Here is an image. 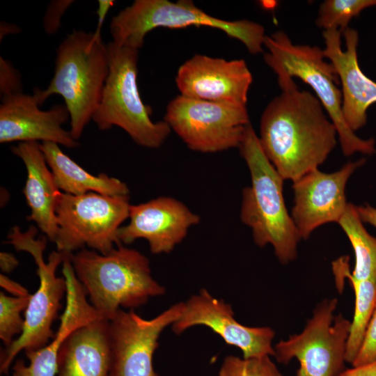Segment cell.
Instances as JSON below:
<instances>
[{
	"label": "cell",
	"instance_id": "44dd1931",
	"mask_svg": "<svg viewBox=\"0 0 376 376\" xmlns=\"http://www.w3.org/2000/svg\"><path fill=\"white\" fill-rule=\"evenodd\" d=\"M48 166L59 189L71 195L93 192L111 196H129L127 185L104 173L93 175L84 169L52 142L40 143Z\"/></svg>",
	"mask_w": 376,
	"mask_h": 376
},
{
	"label": "cell",
	"instance_id": "30bf717a",
	"mask_svg": "<svg viewBox=\"0 0 376 376\" xmlns=\"http://www.w3.org/2000/svg\"><path fill=\"white\" fill-rule=\"evenodd\" d=\"M337 304L336 298L320 301L301 332L274 346L279 363L298 361L296 376H337L345 369L351 321L342 314L334 316Z\"/></svg>",
	"mask_w": 376,
	"mask_h": 376
},
{
	"label": "cell",
	"instance_id": "5bb4252c",
	"mask_svg": "<svg viewBox=\"0 0 376 376\" xmlns=\"http://www.w3.org/2000/svg\"><path fill=\"white\" fill-rule=\"evenodd\" d=\"M196 325H204L228 344L238 347L243 358L274 356V331L269 327H251L237 322L230 304L213 297L205 289L183 302L178 318L172 324L175 334Z\"/></svg>",
	"mask_w": 376,
	"mask_h": 376
},
{
	"label": "cell",
	"instance_id": "484cf974",
	"mask_svg": "<svg viewBox=\"0 0 376 376\" xmlns=\"http://www.w3.org/2000/svg\"><path fill=\"white\" fill-rule=\"evenodd\" d=\"M219 376H283L270 356L240 358L234 355L225 357Z\"/></svg>",
	"mask_w": 376,
	"mask_h": 376
},
{
	"label": "cell",
	"instance_id": "7c38bea8",
	"mask_svg": "<svg viewBox=\"0 0 376 376\" xmlns=\"http://www.w3.org/2000/svg\"><path fill=\"white\" fill-rule=\"evenodd\" d=\"M182 306L183 302L177 303L149 320L133 309H119L109 320V376H159L153 366L158 339L163 330L178 318Z\"/></svg>",
	"mask_w": 376,
	"mask_h": 376
},
{
	"label": "cell",
	"instance_id": "9c48e42d",
	"mask_svg": "<svg viewBox=\"0 0 376 376\" xmlns=\"http://www.w3.org/2000/svg\"><path fill=\"white\" fill-rule=\"evenodd\" d=\"M129 196L61 192L56 205L57 251L72 253L88 246L105 254L120 245L118 231L129 217Z\"/></svg>",
	"mask_w": 376,
	"mask_h": 376
},
{
	"label": "cell",
	"instance_id": "52a82bcc",
	"mask_svg": "<svg viewBox=\"0 0 376 376\" xmlns=\"http://www.w3.org/2000/svg\"><path fill=\"white\" fill-rule=\"evenodd\" d=\"M109 70L92 120L101 130L116 126L138 145L160 147L171 130L164 120L154 122L151 108L143 102L137 84L139 50L111 41Z\"/></svg>",
	"mask_w": 376,
	"mask_h": 376
},
{
	"label": "cell",
	"instance_id": "7a4b0ae2",
	"mask_svg": "<svg viewBox=\"0 0 376 376\" xmlns=\"http://www.w3.org/2000/svg\"><path fill=\"white\" fill-rule=\"evenodd\" d=\"M239 148L251 176L250 186L242 191L241 221L251 229L256 245H272L279 261L288 264L297 258L301 237L285 205L284 179L265 155L251 123Z\"/></svg>",
	"mask_w": 376,
	"mask_h": 376
},
{
	"label": "cell",
	"instance_id": "d6986e66",
	"mask_svg": "<svg viewBox=\"0 0 376 376\" xmlns=\"http://www.w3.org/2000/svg\"><path fill=\"white\" fill-rule=\"evenodd\" d=\"M11 150L22 160L27 172L23 191L31 210L27 219L34 221L46 237L55 242L58 232L56 210L61 191L47 167L40 143L19 142Z\"/></svg>",
	"mask_w": 376,
	"mask_h": 376
},
{
	"label": "cell",
	"instance_id": "4316f807",
	"mask_svg": "<svg viewBox=\"0 0 376 376\" xmlns=\"http://www.w3.org/2000/svg\"><path fill=\"white\" fill-rule=\"evenodd\" d=\"M376 360V302L368 322L360 349L352 366H357Z\"/></svg>",
	"mask_w": 376,
	"mask_h": 376
},
{
	"label": "cell",
	"instance_id": "d4e9b609",
	"mask_svg": "<svg viewBox=\"0 0 376 376\" xmlns=\"http://www.w3.org/2000/svg\"><path fill=\"white\" fill-rule=\"evenodd\" d=\"M31 295L24 297L6 295L0 292V338L5 347L10 346L20 336L24 326L25 312Z\"/></svg>",
	"mask_w": 376,
	"mask_h": 376
},
{
	"label": "cell",
	"instance_id": "6da1fadb",
	"mask_svg": "<svg viewBox=\"0 0 376 376\" xmlns=\"http://www.w3.org/2000/svg\"><path fill=\"white\" fill-rule=\"evenodd\" d=\"M267 105L260 118L262 149L284 180L318 169L337 143V130L320 100L293 81Z\"/></svg>",
	"mask_w": 376,
	"mask_h": 376
},
{
	"label": "cell",
	"instance_id": "7402d4cb",
	"mask_svg": "<svg viewBox=\"0 0 376 376\" xmlns=\"http://www.w3.org/2000/svg\"><path fill=\"white\" fill-rule=\"evenodd\" d=\"M338 224L352 246L355 264L350 273L346 258L333 262V271L336 279L345 277L356 281L376 279V237L363 226L357 205L348 203Z\"/></svg>",
	"mask_w": 376,
	"mask_h": 376
},
{
	"label": "cell",
	"instance_id": "f546056e",
	"mask_svg": "<svg viewBox=\"0 0 376 376\" xmlns=\"http://www.w3.org/2000/svg\"><path fill=\"white\" fill-rule=\"evenodd\" d=\"M337 376H376V360L361 366L344 369Z\"/></svg>",
	"mask_w": 376,
	"mask_h": 376
},
{
	"label": "cell",
	"instance_id": "8fae6325",
	"mask_svg": "<svg viewBox=\"0 0 376 376\" xmlns=\"http://www.w3.org/2000/svg\"><path fill=\"white\" fill-rule=\"evenodd\" d=\"M164 120L189 149L204 153L239 148L250 124L246 105L182 95L169 103Z\"/></svg>",
	"mask_w": 376,
	"mask_h": 376
},
{
	"label": "cell",
	"instance_id": "2e32d148",
	"mask_svg": "<svg viewBox=\"0 0 376 376\" xmlns=\"http://www.w3.org/2000/svg\"><path fill=\"white\" fill-rule=\"evenodd\" d=\"M129 222L118 231L120 244L146 240L155 254L171 252L187 236L200 217L181 201L161 196L146 203L131 205Z\"/></svg>",
	"mask_w": 376,
	"mask_h": 376
},
{
	"label": "cell",
	"instance_id": "e0dca14e",
	"mask_svg": "<svg viewBox=\"0 0 376 376\" xmlns=\"http://www.w3.org/2000/svg\"><path fill=\"white\" fill-rule=\"evenodd\" d=\"M326 58L334 65L341 85L342 112L348 127L355 131L367 123V111L376 103V81L359 67L357 56L358 31L347 28L324 30Z\"/></svg>",
	"mask_w": 376,
	"mask_h": 376
},
{
	"label": "cell",
	"instance_id": "1f68e13d",
	"mask_svg": "<svg viewBox=\"0 0 376 376\" xmlns=\"http://www.w3.org/2000/svg\"><path fill=\"white\" fill-rule=\"evenodd\" d=\"M357 207L363 223L368 224L376 228V207L369 204L357 205Z\"/></svg>",
	"mask_w": 376,
	"mask_h": 376
},
{
	"label": "cell",
	"instance_id": "ba28073f",
	"mask_svg": "<svg viewBox=\"0 0 376 376\" xmlns=\"http://www.w3.org/2000/svg\"><path fill=\"white\" fill-rule=\"evenodd\" d=\"M36 227L31 226L23 233L18 226L13 228L8 236V244L18 251L30 253L37 266L39 285L31 295L24 312V326L22 334L1 352L0 372L6 374L15 357L24 352L38 350L47 345L54 336L52 324L61 308V300L67 292L65 277L56 276V269L63 263L64 253L52 251L47 261L44 251L47 238L36 239Z\"/></svg>",
	"mask_w": 376,
	"mask_h": 376
},
{
	"label": "cell",
	"instance_id": "277c9868",
	"mask_svg": "<svg viewBox=\"0 0 376 376\" xmlns=\"http://www.w3.org/2000/svg\"><path fill=\"white\" fill-rule=\"evenodd\" d=\"M109 70L107 45L101 35L75 30L56 50L53 77L45 90L36 88L39 105L61 95L70 114V132L78 140L100 103Z\"/></svg>",
	"mask_w": 376,
	"mask_h": 376
},
{
	"label": "cell",
	"instance_id": "8992f818",
	"mask_svg": "<svg viewBox=\"0 0 376 376\" xmlns=\"http://www.w3.org/2000/svg\"><path fill=\"white\" fill-rule=\"evenodd\" d=\"M192 26L219 29L242 42L249 53L263 52L266 35L261 24L248 19L230 21L214 17L190 0H136L113 17L110 33L113 42L139 50L146 34L156 28Z\"/></svg>",
	"mask_w": 376,
	"mask_h": 376
},
{
	"label": "cell",
	"instance_id": "f1b7e54d",
	"mask_svg": "<svg viewBox=\"0 0 376 376\" xmlns=\"http://www.w3.org/2000/svg\"><path fill=\"white\" fill-rule=\"evenodd\" d=\"M72 2L73 1H54L49 4L43 21L46 33L52 34L58 31L62 15Z\"/></svg>",
	"mask_w": 376,
	"mask_h": 376
},
{
	"label": "cell",
	"instance_id": "4dcf8cb0",
	"mask_svg": "<svg viewBox=\"0 0 376 376\" xmlns=\"http://www.w3.org/2000/svg\"><path fill=\"white\" fill-rule=\"evenodd\" d=\"M0 285L8 292L15 297L30 295L28 290L19 283L10 279L5 274H0Z\"/></svg>",
	"mask_w": 376,
	"mask_h": 376
},
{
	"label": "cell",
	"instance_id": "d6a6232c",
	"mask_svg": "<svg viewBox=\"0 0 376 376\" xmlns=\"http://www.w3.org/2000/svg\"><path fill=\"white\" fill-rule=\"evenodd\" d=\"M18 265L19 262L14 255L7 252H1L0 267L3 273L11 272Z\"/></svg>",
	"mask_w": 376,
	"mask_h": 376
},
{
	"label": "cell",
	"instance_id": "4fadbf2b",
	"mask_svg": "<svg viewBox=\"0 0 376 376\" xmlns=\"http://www.w3.org/2000/svg\"><path fill=\"white\" fill-rule=\"evenodd\" d=\"M365 163L364 158L350 162L330 173L316 169L293 182L291 217L301 239H308L322 225L339 221L348 203L345 196L347 181Z\"/></svg>",
	"mask_w": 376,
	"mask_h": 376
},
{
	"label": "cell",
	"instance_id": "cb8c5ba5",
	"mask_svg": "<svg viewBox=\"0 0 376 376\" xmlns=\"http://www.w3.org/2000/svg\"><path fill=\"white\" fill-rule=\"evenodd\" d=\"M375 6L376 0H326L320 6L316 24L324 30L336 29L343 33L353 17Z\"/></svg>",
	"mask_w": 376,
	"mask_h": 376
},
{
	"label": "cell",
	"instance_id": "ac0fdd59",
	"mask_svg": "<svg viewBox=\"0 0 376 376\" xmlns=\"http://www.w3.org/2000/svg\"><path fill=\"white\" fill-rule=\"evenodd\" d=\"M36 97L23 93L1 98L0 143L52 142L68 148L79 146L70 131L62 127L70 114L65 104L42 110Z\"/></svg>",
	"mask_w": 376,
	"mask_h": 376
},
{
	"label": "cell",
	"instance_id": "603a6c76",
	"mask_svg": "<svg viewBox=\"0 0 376 376\" xmlns=\"http://www.w3.org/2000/svg\"><path fill=\"white\" fill-rule=\"evenodd\" d=\"M347 279L355 296L354 315L345 351V361L352 365L363 342L376 302V279Z\"/></svg>",
	"mask_w": 376,
	"mask_h": 376
},
{
	"label": "cell",
	"instance_id": "5b68a950",
	"mask_svg": "<svg viewBox=\"0 0 376 376\" xmlns=\"http://www.w3.org/2000/svg\"><path fill=\"white\" fill-rule=\"evenodd\" d=\"M264 54L266 64L276 73L281 87L297 77L309 85L336 127L343 153L373 155L375 141L358 136L347 125L342 112V92L334 65L325 61L322 49L317 46L295 45L283 31L265 36Z\"/></svg>",
	"mask_w": 376,
	"mask_h": 376
},
{
	"label": "cell",
	"instance_id": "83f0119b",
	"mask_svg": "<svg viewBox=\"0 0 376 376\" xmlns=\"http://www.w3.org/2000/svg\"><path fill=\"white\" fill-rule=\"evenodd\" d=\"M22 93L19 72L12 64L0 58V94L1 98Z\"/></svg>",
	"mask_w": 376,
	"mask_h": 376
},
{
	"label": "cell",
	"instance_id": "ffe728a7",
	"mask_svg": "<svg viewBox=\"0 0 376 376\" xmlns=\"http://www.w3.org/2000/svg\"><path fill=\"white\" fill-rule=\"evenodd\" d=\"M108 327L99 318L74 331L60 350L56 376H109Z\"/></svg>",
	"mask_w": 376,
	"mask_h": 376
},
{
	"label": "cell",
	"instance_id": "3957f363",
	"mask_svg": "<svg viewBox=\"0 0 376 376\" xmlns=\"http://www.w3.org/2000/svg\"><path fill=\"white\" fill-rule=\"evenodd\" d=\"M70 260L89 302L104 320L121 307L134 309L165 292L152 278L147 257L122 244L105 254L84 248L70 253Z\"/></svg>",
	"mask_w": 376,
	"mask_h": 376
},
{
	"label": "cell",
	"instance_id": "836d02e7",
	"mask_svg": "<svg viewBox=\"0 0 376 376\" xmlns=\"http://www.w3.org/2000/svg\"><path fill=\"white\" fill-rule=\"evenodd\" d=\"M113 1H98L97 14V26L94 31L96 34L100 35V30L104 22V18L109 8L113 5Z\"/></svg>",
	"mask_w": 376,
	"mask_h": 376
},
{
	"label": "cell",
	"instance_id": "9a60e30c",
	"mask_svg": "<svg viewBox=\"0 0 376 376\" xmlns=\"http://www.w3.org/2000/svg\"><path fill=\"white\" fill-rule=\"evenodd\" d=\"M252 81L244 60L228 61L202 54H195L183 63L175 77L183 96L244 105Z\"/></svg>",
	"mask_w": 376,
	"mask_h": 376
}]
</instances>
